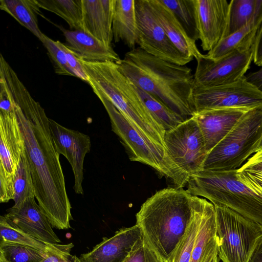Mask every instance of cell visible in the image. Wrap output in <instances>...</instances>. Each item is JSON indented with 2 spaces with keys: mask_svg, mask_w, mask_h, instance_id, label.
I'll return each instance as SVG.
<instances>
[{
  "mask_svg": "<svg viewBox=\"0 0 262 262\" xmlns=\"http://www.w3.org/2000/svg\"><path fill=\"white\" fill-rule=\"evenodd\" d=\"M14 100L35 189V198L52 227L71 228V205L64 177L44 108L30 94L15 72L6 77Z\"/></svg>",
  "mask_w": 262,
  "mask_h": 262,
  "instance_id": "obj_1",
  "label": "cell"
},
{
  "mask_svg": "<svg viewBox=\"0 0 262 262\" xmlns=\"http://www.w3.org/2000/svg\"><path fill=\"white\" fill-rule=\"evenodd\" d=\"M116 63L135 85L156 97L185 120L195 114L193 75L186 66L154 56L139 47Z\"/></svg>",
  "mask_w": 262,
  "mask_h": 262,
  "instance_id": "obj_2",
  "label": "cell"
},
{
  "mask_svg": "<svg viewBox=\"0 0 262 262\" xmlns=\"http://www.w3.org/2000/svg\"><path fill=\"white\" fill-rule=\"evenodd\" d=\"M196 196L183 188L157 191L136 215L142 236L163 262H171L193 219Z\"/></svg>",
  "mask_w": 262,
  "mask_h": 262,
  "instance_id": "obj_3",
  "label": "cell"
},
{
  "mask_svg": "<svg viewBox=\"0 0 262 262\" xmlns=\"http://www.w3.org/2000/svg\"><path fill=\"white\" fill-rule=\"evenodd\" d=\"M80 60L92 89L101 92L138 131L167 150L165 128L146 107L116 62Z\"/></svg>",
  "mask_w": 262,
  "mask_h": 262,
  "instance_id": "obj_4",
  "label": "cell"
},
{
  "mask_svg": "<svg viewBox=\"0 0 262 262\" xmlns=\"http://www.w3.org/2000/svg\"><path fill=\"white\" fill-rule=\"evenodd\" d=\"M236 170H202L190 177L187 189L214 205L230 208L262 228V198L238 180Z\"/></svg>",
  "mask_w": 262,
  "mask_h": 262,
  "instance_id": "obj_5",
  "label": "cell"
},
{
  "mask_svg": "<svg viewBox=\"0 0 262 262\" xmlns=\"http://www.w3.org/2000/svg\"><path fill=\"white\" fill-rule=\"evenodd\" d=\"M93 90L105 107L112 130L118 136L130 160L150 166L162 177L169 179L174 187L186 186L187 180L167 150L138 131L101 92Z\"/></svg>",
  "mask_w": 262,
  "mask_h": 262,
  "instance_id": "obj_6",
  "label": "cell"
},
{
  "mask_svg": "<svg viewBox=\"0 0 262 262\" xmlns=\"http://www.w3.org/2000/svg\"><path fill=\"white\" fill-rule=\"evenodd\" d=\"M262 136V107L248 111L208 154L203 170H232L254 154Z\"/></svg>",
  "mask_w": 262,
  "mask_h": 262,
  "instance_id": "obj_7",
  "label": "cell"
},
{
  "mask_svg": "<svg viewBox=\"0 0 262 262\" xmlns=\"http://www.w3.org/2000/svg\"><path fill=\"white\" fill-rule=\"evenodd\" d=\"M214 206L219 257L223 262H248L262 228L225 205Z\"/></svg>",
  "mask_w": 262,
  "mask_h": 262,
  "instance_id": "obj_8",
  "label": "cell"
},
{
  "mask_svg": "<svg viewBox=\"0 0 262 262\" xmlns=\"http://www.w3.org/2000/svg\"><path fill=\"white\" fill-rule=\"evenodd\" d=\"M164 141L169 156L188 181L203 170L208 152L200 128L192 117L166 131Z\"/></svg>",
  "mask_w": 262,
  "mask_h": 262,
  "instance_id": "obj_9",
  "label": "cell"
},
{
  "mask_svg": "<svg viewBox=\"0 0 262 262\" xmlns=\"http://www.w3.org/2000/svg\"><path fill=\"white\" fill-rule=\"evenodd\" d=\"M0 202L14 198L16 172L25 151L22 132L15 112L0 111Z\"/></svg>",
  "mask_w": 262,
  "mask_h": 262,
  "instance_id": "obj_10",
  "label": "cell"
},
{
  "mask_svg": "<svg viewBox=\"0 0 262 262\" xmlns=\"http://www.w3.org/2000/svg\"><path fill=\"white\" fill-rule=\"evenodd\" d=\"M192 96L195 113L219 108L249 111L262 107V92L245 76L228 84L193 88Z\"/></svg>",
  "mask_w": 262,
  "mask_h": 262,
  "instance_id": "obj_11",
  "label": "cell"
},
{
  "mask_svg": "<svg viewBox=\"0 0 262 262\" xmlns=\"http://www.w3.org/2000/svg\"><path fill=\"white\" fill-rule=\"evenodd\" d=\"M137 44L147 53L166 61L185 66L193 59L182 54L171 42L155 15L149 0H135Z\"/></svg>",
  "mask_w": 262,
  "mask_h": 262,
  "instance_id": "obj_12",
  "label": "cell"
},
{
  "mask_svg": "<svg viewBox=\"0 0 262 262\" xmlns=\"http://www.w3.org/2000/svg\"><path fill=\"white\" fill-rule=\"evenodd\" d=\"M254 45L246 50H235L217 59L203 55L199 58L193 88H209L234 83L245 76L253 60Z\"/></svg>",
  "mask_w": 262,
  "mask_h": 262,
  "instance_id": "obj_13",
  "label": "cell"
},
{
  "mask_svg": "<svg viewBox=\"0 0 262 262\" xmlns=\"http://www.w3.org/2000/svg\"><path fill=\"white\" fill-rule=\"evenodd\" d=\"M52 137L56 150L68 160L74 176L73 188L77 194H83V163L90 151V137L78 130L67 128L49 119Z\"/></svg>",
  "mask_w": 262,
  "mask_h": 262,
  "instance_id": "obj_14",
  "label": "cell"
},
{
  "mask_svg": "<svg viewBox=\"0 0 262 262\" xmlns=\"http://www.w3.org/2000/svg\"><path fill=\"white\" fill-rule=\"evenodd\" d=\"M196 23L201 46L210 51L224 35L229 3L227 0H193Z\"/></svg>",
  "mask_w": 262,
  "mask_h": 262,
  "instance_id": "obj_15",
  "label": "cell"
},
{
  "mask_svg": "<svg viewBox=\"0 0 262 262\" xmlns=\"http://www.w3.org/2000/svg\"><path fill=\"white\" fill-rule=\"evenodd\" d=\"M4 215L21 230L36 239L48 244L60 242L35 198L27 199L19 208L12 206L7 210Z\"/></svg>",
  "mask_w": 262,
  "mask_h": 262,
  "instance_id": "obj_16",
  "label": "cell"
},
{
  "mask_svg": "<svg viewBox=\"0 0 262 262\" xmlns=\"http://www.w3.org/2000/svg\"><path fill=\"white\" fill-rule=\"evenodd\" d=\"M142 236L135 225L120 229L110 238L104 237L89 252L81 254V262H124L137 241Z\"/></svg>",
  "mask_w": 262,
  "mask_h": 262,
  "instance_id": "obj_17",
  "label": "cell"
},
{
  "mask_svg": "<svg viewBox=\"0 0 262 262\" xmlns=\"http://www.w3.org/2000/svg\"><path fill=\"white\" fill-rule=\"evenodd\" d=\"M247 111L241 108L213 109L196 113L192 116L202 132L208 154Z\"/></svg>",
  "mask_w": 262,
  "mask_h": 262,
  "instance_id": "obj_18",
  "label": "cell"
},
{
  "mask_svg": "<svg viewBox=\"0 0 262 262\" xmlns=\"http://www.w3.org/2000/svg\"><path fill=\"white\" fill-rule=\"evenodd\" d=\"M115 0H82L85 32L112 46Z\"/></svg>",
  "mask_w": 262,
  "mask_h": 262,
  "instance_id": "obj_19",
  "label": "cell"
},
{
  "mask_svg": "<svg viewBox=\"0 0 262 262\" xmlns=\"http://www.w3.org/2000/svg\"><path fill=\"white\" fill-rule=\"evenodd\" d=\"M152 10L168 37L183 55L197 60L202 54L173 13L161 0H149Z\"/></svg>",
  "mask_w": 262,
  "mask_h": 262,
  "instance_id": "obj_20",
  "label": "cell"
},
{
  "mask_svg": "<svg viewBox=\"0 0 262 262\" xmlns=\"http://www.w3.org/2000/svg\"><path fill=\"white\" fill-rule=\"evenodd\" d=\"M68 47L78 57L89 62L112 61L121 58L112 46H107L90 34L82 30H64Z\"/></svg>",
  "mask_w": 262,
  "mask_h": 262,
  "instance_id": "obj_21",
  "label": "cell"
},
{
  "mask_svg": "<svg viewBox=\"0 0 262 262\" xmlns=\"http://www.w3.org/2000/svg\"><path fill=\"white\" fill-rule=\"evenodd\" d=\"M135 0H115L113 20V39L122 41L130 49L135 48L137 24Z\"/></svg>",
  "mask_w": 262,
  "mask_h": 262,
  "instance_id": "obj_22",
  "label": "cell"
},
{
  "mask_svg": "<svg viewBox=\"0 0 262 262\" xmlns=\"http://www.w3.org/2000/svg\"><path fill=\"white\" fill-rule=\"evenodd\" d=\"M262 23V11L245 26L223 38L206 56L217 59L235 50H246L254 43L258 30Z\"/></svg>",
  "mask_w": 262,
  "mask_h": 262,
  "instance_id": "obj_23",
  "label": "cell"
},
{
  "mask_svg": "<svg viewBox=\"0 0 262 262\" xmlns=\"http://www.w3.org/2000/svg\"><path fill=\"white\" fill-rule=\"evenodd\" d=\"M0 9L41 40L44 34L38 27L37 15L40 8L36 0H1Z\"/></svg>",
  "mask_w": 262,
  "mask_h": 262,
  "instance_id": "obj_24",
  "label": "cell"
},
{
  "mask_svg": "<svg viewBox=\"0 0 262 262\" xmlns=\"http://www.w3.org/2000/svg\"><path fill=\"white\" fill-rule=\"evenodd\" d=\"M262 11V0H232L223 38L237 31Z\"/></svg>",
  "mask_w": 262,
  "mask_h": 262,
  "instance_id": "obj_25",
  "label": "cell"
},
{
  "mask_svg": "<svg viewBox=\"0 0 262 262\" xmlns=\"http://www.w3.org/2000/svg\"><path fill=\"white\" fill-rule=\"evenodd\" d=\"M40 8L63 18L71 29L85 32L82 0H36Z\"/></svg>",
  "mask_w": 262,
  "mask_h": 262,
  "instance_id": "obj_26",
  "label": "cell"
},
{
  "mask_svg": "<svg viewBox=\"0 0 262 262\" xmlns=\"http://www.w3.org/2000/svg\"><path fill=\"white\" fill-rule=\"evenodd\" d=\"M129 81L146 107L162 125L166 131L173 129L186 120L172 111L161 100L138 87L129 80Z\"/></svg>",
  "mask_w": 262,
  "mask_h": 262,
  "instance_id": "obj_27",
  "label": "cell"
},
{
  "mask_svg": "<svg viewBox=\"0 0 262 262\" xmlns=\"http://www.w3.org/2000/svg\"><path fill=\"white\" fill-rule=\"evenodd\" d=\"M207 199L197 196L194 215L185 235L175 251L171 262H190Z\"/></svg>",
  "mask_w": 262,
  "mask_h": 262,
  "instance_id": "obj_28",
  "label": "cell"
},
{
  "mask_svg": "<svg viewBox=\"0 0 262 262\" xmlns=\"http://www.w3.org/2000/svg\"><path fill=\"white\" fill-rule=\"evenodd\" d=\"M236 174L239 181L262 198V150L249 158L236 170Z\"/></svg>",
  "mask_w": 262,
  "mask_h": 262,
  "instance_id": "obj_29",
  "label": "cell"
},
{
  "mask_svg": "<svg viewBox=\"0 0 262 262\" xmlns=\"http://www.w3.org/2000/svg\"><path fill=\"white\" fill-rule=\"evenodd\" d=\"M175 15L189 37L199 39L193 0H161Z\"/></svg>",
  "mask_w": 262,
  "mask_h": 262,
  "instance_id": "obj_30",
  "label": "cell"
},
{
  "mask_svg": "<svg viewBox=\"0 0 262 262\" xmlns=\"http://www.w3.org/2000/svg\"><path fill=\"white\" fill-rule=\"evenodd\" d=\"M0 238L45 252H47L53 245L45 243L31 236L5 215L0 217Z\"/></svg>",
  "mask_w": 262,
  "mask_h": 262,
  "instance_id": "obj_31",
  "label": "cell"
},
{
  "mask_svg": "<svg viewBox=\"0 0 262 262\" xmlns=\"http://www.w3.org/2000/svg\"><path fill=\"white\" fill-rule=\"evenodd\" d=\"M14 204L20 207L28 198H35V189L25 151L21 156L14 180Z\"/></svg>",
  "mask_w": 262,
  "mask_h": 262,
  "instance_id": "obj_32",
  "label": "cell"
},
{
  "mask_svg": "<svg viewBox=\"0 0 262 262\" xmlns=\"http://www.w3.org/2000/svg\"><path fill=\"white\" fill-rule=\"evenodd\" d=\"M48 251L0 240V256L6 262H40L47 256Z\"/></svg>",
  "mask_w": 262,
  "mask_h": 262,
  "instance_id": "obj_33",
  "label": "cell"
},
{
  "mask_svg": "<svg viewBox=\"0 0 262 262\" xmlns=\"http://www.w3.org/2000/svg\"><path fill=\"white\" fill-rule=\"evenodd\" d=\"M40 41L54 63L55 72L57 74L74 76L68 65L64 53L58 45L57 40L43 34Z\"/></svg>",
  "mask_w": 262,
  "mask_h": 262,
  "instance_id": "obj_34",
  "label": "cell"
},
{
  "mask_svg": "<svg viewBox=\"0 0 262 262\" xmlns=\"http://www.w3.org/2000/svg\"><path fill=\"white\" fill-rule=\"evenodd\" d=\"M124 262H163L143 236L133 246Z\"/></svg>",
  "mask_w": 262,
  "mask_h": 262,
  "instance_id": "obj_35",
  "label": "cell"
},
{
  "mask_svg": "<svg viewBox=\"0 0 262 262\" xmlns=\"http://www.w3.org/2000/svg\"><path fill=\"white\" fill-rule=\"evenodd\" d=\"M73 243L65 245L53 244L47 256L40 262H81L79 257L71 253Z\"/></svg>",
  "mask_w": 262,
  "mask_h": 262,
  "instance_id": "obj_36",
  "label": "cell"
},
{
  "mask_svg": "<svg viewBox=\"0 0 262 262\" xmlns=\"http://www.w3.org/2000/svg\"><path fill=\"white\" fill-rule=\"evenodd\" d=\"M59 47L64 53L68 65L74 77L89 83V78L80 59L67 45L57 40Z\"/></svg>",
  "mask_w": 262,
  "mask_h": 262,
  "instance_id": "obj_37",
  "label": "cell"
},
{
  "mask_svg": "<svg viewBox=\"0 0 262 262\" xmlns=\"http://www.w3.org/2000/svg\"><path fill=\"white\" fill-rule=\"evenodd\" d=\"M253 60L256 65L262 67V23L258 30L254 43Z\"/></svg>",
  "mask_w": 262,
  "mask_h": 262,
  "instance_id": "obj_38",
  "label": "cell"
},
{
  "mask_svg": "<svg viewBox=\"0 0 262 262\" xmlns=\"http://www.w3.org/2000/svg\"><path fill=\"white\" fill-rule=\"evenodd\" d=\"M246 79L262 92V67L254 72L245 76Z\"/></svg>",
  "mask_w": 262,
  "mask_h": 262,
  "instance_id": "obj_39",
  "label": "cell"
},
{
  "mask_svg": "<svg viewBox=\"0 0 262 262\" xmlns=\"http://www.w3.org/2000/svg\"><path fill=\"white\" fill-rule=\"evenodd\" d=\"M248 262H262V237L257 242Z\"/></svg>",
  "mask_w": 262,
  "mask_h": 262,
  "instance_id": "obj_40",
  "label": "cell"
},
{
  "mask_svg": "<svg viewBox=\"0 0 262 262\" xmlns=\"http://www.w3.org/2000/svg\"><path fill=\"white\" fill-rule=\"evenodd\" d=\"M218 255V243L212 246L204 256L200 262H211Z\"/></svg>",
  "mask_w": 262,
  "mask_h": 262,
  "instance_id": "obj_41",
  "label": "cell"
},
{
  "mask_svg": "<svg viewBox=\"0 0 262 262\" xmlns=\"http://www.w3.org/2000/svg\"><path fill=\"white\" fill-rule=\"evenodd\" d=\"M260 150H262V136H261V137L259 141L258 142L257 145H256V146L254 149V154L258 151H260Z\"/></svg>",
  "mask_w": 262,
  "mask_h": 262,
  "instance_id": "obj_42",
  "label": "cell"
},
{
  "mask_svg": "<svg viewBox=\"0 0 262 262\" xmlns=\"http://www.w3.org/2000/svg\"><path fill=\"white\" fill-rule=\"evenodd\" d=\"M211 262H218V255L215 256L211 260Z\"/></svg>",
  "mask_w": 262,
  "mask_h": 262,
  "instance_id": "obj_43",
  "label": "cell"
},
{
  "mask_svg": "<svg viewBox=\"0 0 262 262\" xmlns=\"http://www.w3.org/2000/svg\"><path fill=\"white\" fill-rule=\"evenodd\" d=\"M0 262H6L3 257L0 256Z\"/></svg>",
  "mask_w": 262,
  "mask_h": 262,
  "instance_id": "obj_44",
  "label": "cell"
}]
</instances>
